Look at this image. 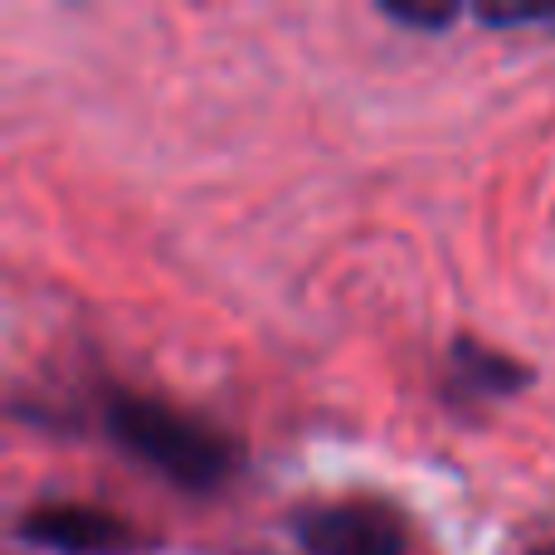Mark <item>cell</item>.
Masks as SVG:
<instances>
[{"mask_svg":"<svg viewBox=\"0 0 555 555\" xmlns=\"http://www.w3.org/2000/svg\"><path fill=\"white\" fill-rule=\"evenodd\" d=\"M20 541L54 555H132L146 551V537L132 521L93 507V502H35L20 517Z\"/></svg>","mask_w":555,"mask_h":555,"instance_id":"3957f363","label":"cell"},{"mask_svg":"<svg viewBox=\"0 0 555 555\" xmlns=\"http://www.w3.org/2000/svg\"><path fill=\"white\" fill-rule=\"evenodd\" d=\"M385 20L410 29H449L459 20V10H414V5H385Z\"/></svg>","mask_w":555,"mask_h":555,"instance_id":"8992f818","label":"cell"},{"mask_svg":"<svg viewBox=\"0 0 555 555\" xmlns=\"http://www.w3.org/2000/svg\"><path fill=\"white\" fill-rule=\"evenodd\" d=\"M531 555H555V541H551V546H541V551H531Z\"/></svg>","mask_w":555,"mask_h":555,"instance_id":"52a82bcc","label":"cell"},{"mask_svg":"<svg viewBox=\"0 0 555 555\" xmlns=\"http://www.w3.org/2000/svg\"><path fill=\"white\" fill-rule=\"evenodd\" d=\"M103 429L117 449H127L181 492H220L240 473V443L230 434L156 395L107 390Z\"/></svg>","mask_w":555,"mask_h":555,"instance_id":"6da1fadb","label":"cell"},{"mask_svg":"<svg viewBox=\"0 0 555 555\" xmlns=\"http://www.w3.org/2000/svg\"><path fill=\"white\" fill-rule=\"evenodd\" d=\"M478 20H482V25H492V29L541 25V29H551V35H555V5H546V10H478Z\"/></svg>","mask_w":555,"mask_h":555,"instance_id":"5b68a950","label":"cell"},{"mask_svg":"<svg viewBox=\"0 0 555 555\" xmlns=\"http://www.w3.org/2000/svg\"><path fill=\"white\" fill-rule=\"evenodd\" d=\"M531 380V365H521L512 351L488 346L478 336H453L449 356H443V390L463 404L482 400H507Z\"/></svg>","mask_w":555,"mask_h":555,"instance_id":"277c9868","label":"cell"},{"mask_svg":"<svg viewBox=\"0 0 555 555\" xmlns=\"http://www.w3.org/2000/svg\"><path fill=\"white\" fill-rule=\"evenodd\" d=\"M293 537L307 555H414L400 507L380 498L307 502L293 517Z\"/></svg>","mask_w":555,"mask_h":555,"instance_id":"7a4b0ae2","label":"cell"}]
</instances>
